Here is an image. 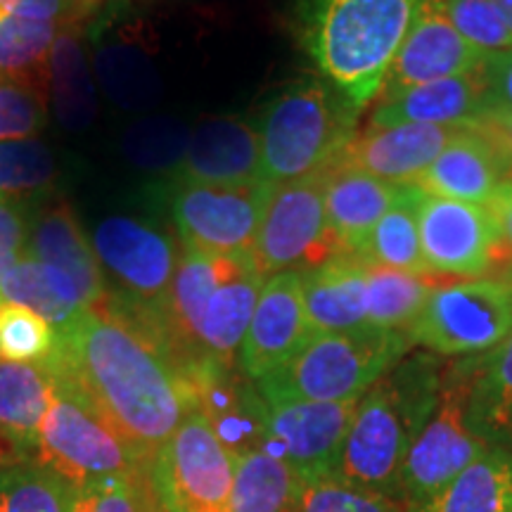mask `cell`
<instances>
[{"label": "cell", "mask_w": 512, "mask_h": 512, "mask_svg": "<svg viewBox=\"0 0 512 512\" xmlns=\"http://www.w3.org/2000/svg\"><path fill=\"white\" fill-rule=\"evenodd\" d=\"M46 368L62 377L145 467L195 408L183 370L138 323L105 302L57 330L55 356Z\"/></svg>", "instance_id": "6da1fadb"}, {"label": "cell", "mask_w": 512, "mask_h": 512, "mask_svg": "<svg viewBox=\"0 0 512 512\" xmlns=\"http://www.w3.org/2000/svg\"><path fill=\"white\" fill-rule=\"evenodd\" d=\"M444 368L430 351L408 354L375 382L358 399L332 477L396 501L408 451L439 401Z\"/></svg>", "instance_id": "7a4b0ae2"}, {"label": "cell", "mask_w": 512, "mask_h": 512, "mask_svg": "<svg viewBox=\"0 0 512 512\" xmlns=\"http://www.w3.org/2000/svg\"><path fill=\"white\" fill-rule=\"evenodd\" d=\"M420 0H304L306 53L356 107L380 95Z\"/></svg>", "instance_id": "3957f363"}, {"label": "cell", "mask_w": 512, "mask_h": 512, "mask_svg": "<svg viewBox=\"0 0 512 512\" xmlns=\"http://www.w3.org/2000/svg\"><path fill=\"white\" fill-rule=\"evenodd\" d=\"M358 114L347 95L325 79L285 88L261 114V181L280 185L328 169L356 138Z\"/></svg>", "instance_id": "277c9868"}, {"label": "cell", "mask_w": 512, "mask_h": 512, "mask_svg": "<svg viewBox=\"0 0 512 512\" xmlns=\"http://www.w3.org/2000/svg\"><path fill=\"white\" fill-rule=\"evenodd\" d=\"M406 330L318 332L278 370L254 382L266 403L351 401L411 354Z\"/></svg>", "instance_id": "5b68a950"}, {"label": "cell", "mask_w": 512, "mask_h": 512, "mask_svg": "<svg viewBox=\"0 0 512 512\" xmlns=\"http://www.w3.org/2000/svg\"><path fill=\"white\" fill-rule=\"evenodd\" d=\"M93 252L112 283L107 306L147 330L162 309L178 264L176 242L133 216H110L93 230Z\"/></svg>", "instance_id": "8992f818"}, {"label": "cell", "mask_w": 512, "mask_h": 512, "mask_svg": "<svg viewBox=\"0 0 512 512\" xmlns=\"http://www.w3.org/2000/svg\"><path fill=\"white\" fill-rule=\"evenodd\" d=\"M472 366L470 356L444 368L439 401L413 441L403 463L396 501L415 508L451 482L463 467L489 448L470 418Z\"/></svg>", "instance_id": "52a82bcc"}, {"label": "cell", "mask_w": 512, "mask_h": 512, "mask_svg": "<svg viewBox=\"0 0 512 512\" xmlns=\"http://www.w3.org/2000/svg\"><path fill=\"white\" fill-rule=\"evenodd\" d=\"M233 472V451L197 406L147 467L157 512H230Z\"/></svg>", "instance_id": "ba28073f"}, {"label": "cell", "mask_w": 512, "mask_h": 512, "mask_svg": "<svg viewBox=\"0 0 512 512\" xmlns=\"http://www.w3.org/2000/svg\"><path fill=\"white\" fill-rule=\"evenodd\" d=\"M34 460L60 475L74 489L102 479L147 472L124 441L57 375H53V394L38 432Z\"/></svg>", "instance_id": "9c48e42d"}, {"label": "cell", "mask_w": 512, "mask_h": 512, "mask_svg": "<svg viewBox=\"0 0 512 512\" xmlns=\"http://www.w3.org/2000/svg\"><path fill=\"white\" fill-rule=\"evenodd\" d=\"M406 335L434 356L486 354L512 337V283L475 278L434 287Z\"/></svg>", "instance_id": "30bf717a"}, {"label": "cell", "mask_w": 512, "mask_h": 512, "mask_svg": "<svg viewBox=\"0 0 512 512\" xmlns=\"http://www.w3.org/2000/svg\"><path fill=\"white\" fill-rule=\"evenodd\" d=\"M325 242L337 249L325 216V169L273 185L252 247L261 273L299 271Z\"/></svg>", "instance_id": "8fae6325"}, {"label": "cell", "mask_w": 512, "mask_h": 512, "mask_svg": "<svg viewBox=\"0 0 512 512\" xmlns=\"http://www.w3.org/2000/svg\"><path fill=\"white\" fill-rule=\"evenodd\" d=\"M273 185L223 188L176 181L171 195L181 242L216 254L252 252Z\"/></svg>", "instance_id": "7c38bea8"}, {"label": "cell", "mask_w": 512, "mask_h": 512, "mask_svg": "<svg viewBox=\"0 0 512 512\" xmlns=\"http://www.w3.org/2000/svg\"><path fill=\"white\" fill-rule=\"evenodd\" d=\"M418 223L430 273L479 278L496 264L503 238L484 204L446 200L420 190Z\"/></svg>", "instance_id": "4fadbf2b"}, {"label": "cell", "mask_w": 512, "mask_h": 512, "mask_svg": "<svg viewBox=\"0 0 512 512\" xmlns=\"http://www.w3.org/2000/svg\"><path fill=\"white\" fill-rule=\"evenodd\" d=\"M358 399L266 403V444L302 482L335 475Z\"/></svg>", "instance_id": "5bb4252c"}, {"label": "cell", "mask_w": 512, "mask_h": 512, "mask_svg": "<svg viewBox=\"0 0 512 512\" xmlns=\"http://www.w3.org/2000/svg\"><path fill=\"white\" fill-rule=\"evenodd\" d=\"M486 60L489 57L458 34L446 17L441 0H420L411 29L384 76L380 98L451 76L479 72Z\"/></svg>", "instance_id": "9a60e30c"}, {"label": "cell", "mask_w": 512, "mask_h": 512, "mask_svg": "<svg viewBox=\"0 0 512 512\" xmlns=\"http://www.w3.org/2000/svg\"><path fill=\"white\" fill-rule=\"evenodd\" d=\"M311 335L299 271L268 275L235 363L242 375L256 382L290 361Z\"/></svg>", "instance_id": "2e32d148"}, {"label": "cell", "mask_w": 512, "mask_h": 512, "mask_svg": "<svg viewBox=\"0 0 512 512\" xmlns=\"http://www.w3.org/2000/svg\"><path fill=\"white\" fill-rule=\"evenodd\" d=\"M467 126L401 124L366 128L344 147L337 162L394 185H413L444 147Z\"/></svg>", "instance_id": "e0dca14e"}, {"label": "cell", "mask_w": 512, "mask_h": 512, "mask_svg": "<svg viewBox=\"0 0 512 512\" xmlns=\"http://www.w3.org/2000/svg\"><path fill=\"white\" fill-rule=\"evenodd\" d=\"M176 181L249 188L261 181L259 133L245 119L216 117L190 133Z\"/></svg>", "instance_id": "ac0fdd59"}, {"label": "cell", "mask_w": 512, "mask_h": 512, "mask_svg": "<svg viewBox=\"0 0 512 512\" xmlns=\"http://www.w3.org/2000/svg\"><path fill=\"white\" fill-rule=\"evenodd\" d=\"M508 178H512V164L501 147L479 128L467 126L413 185L427 195L486 207Z\"/></svg>", "instance_id": "d6986e66"}, {"label": "cell", "mask_w": 512, "mask_h": 512, "mask_svg": "<svg viewBox=\"0 0 512 512\" xmlns=\"http://www.w3.org/2000/svg\"><path fill=\"white\" fill-rule=\"evenodd\" d=\"M311 332H349L368 325V266L354 254L335 252L299 268Z\"/></svg>", "instance_id": "ffe728a7"}, {"label": "cell", "mask_w": 512, "mask_h": 512, "mask_svg": "<svg viewBox=\"0 0 512 512\" xmlns=\"http://www.w3.org/2000/svg\"><path fill=\"white\" fill-rule=\"evenodd\" d=\"M482 69L384 95L370 114V128L401 124H477L486 114V81Z\"/></svg>", "instance_id": "44dd1931"}, {"label": "cell", "mask_w": 512, "mask_h": 512, "mask_svg": "<svg viewBox=\"0 0 512 512\" xmlns=\"http://www.w3.org/2000/svg\"><path fill=\"white\" fill-rule=\"evenodd\" d=\"M27 254L69 280L79 290L88 309H95L107 299L105 275L98 256L67 204L50 207L31 221Z\"/></svg>", "instance_id": "7402d4cb"}, {"label": "cell", "mask_w": 512, "mask_h": 512, "mask_svg": "<svg viewBox=\"0 0 512 512\" xmlns=\"http://www.w3.org/2000/svg\"><path fill=\"white\" fill-rule=\"evenodd\" d=\"M401 185L387 183L351 166L325 169V216L337 252L354 254L377 221L392 209Z\"/></svg>", "instance_id": "603a6c76"}, {"label": "cell", "mask_w": 512, "mask_h": 512, "mask_svg": "<svg viewBox=\"0 0 512 512\" xmlns=\"http://www.w3.org/2000/svg\"><path fill=\"white\" fill-rule=\"evenodd\" d=\"M53 375L46 366L0 358V441L15 458H31L46 418Z\"/></svg>", "instance_id": "cb8c5ba5"}, {"label": "cell", "mask_w": 512, "mask_h": 512, "mask_svg": "<svg viewBox=\"0 0 512 512\" xmlns=\"http://www.w3.org/2000/svg\"><path fill=\"white\" fill-rule=\"evenodd\" d=\"M406 512H512V448L489 446L432 498Z\"/></svg>", "instance_id": "d4e9b609"}, {"label": "cell", "mask_w": 512, "mask_h": 512, "mask_svg": "<svg viewBox=\"0 0 512 512\" xmlns=\"http://www.w3.org/2000/svg\"><path fill=\"white\" fill-rule=\"evenodd\" d=\"M470 418L489 446L512 448V337L486 354L470 356Z\"/></svg>", "instance_id": "484cf974"}, {"label": "cell", "mask_w": 512, "mask_h": 512, "mask_svg": "<svg viewBox=\"0 0 512 512\" xmlns=\"http://www.w3.org/2000/svg\"><path fill=\"white\" fill-rule=\"evenodd\" d=\"M418 200L420 188L401 185L392 209L375 223L373 230L356 247V259H361L366 266L430 275L420 245Z\"/></svg>", "instance_id": "4316f807"}, {"label": "cell", "mask_w": 512, "mask_h": 512, "mask_svg": "<svg viewBox=\"0 0 512 512\" xmlns=\"http://www.w3.org/2000/svg\"><path fill=\"white\" fill-rule=\"evenodd\" d=\"M302 479L271 448L235 456L230 512H294Z\"/></svg>", "instance_id": "83f0119b"}, {"label": "cell", "mask_w": 512, "mask_h": 512, "mask_svg": "<svg viewBox=\"0 0 512 512\" xmlns=\"http://www.w3.org/2000/svg\"><path fill=\"white\" fill-rule=\"evenodd\" d=\"M53 105L67 131H83L95 119V86L83 55L79 24L62 27L48 55Z\"/></svg>", "instance_id": "f1b7e54d"}, {"label": "cell", "mask_w": 512, "mask_h": 512, "mask_svg": "<svg viewBox=\"0 0 512 512\" xmlns=\"http://www.w3.org/2000/svg\"><path fill=\"white\" fill-rule=\"evenodd\" d=\"M0 302L27 306L46 318L55 330L67 328L83 311H88L79 290L69 280H64L53 268L36 261L27 252L5 275L0 285Z\"/></svg>", "instance_id": "f546056e"}, {"label": "cell", "mask_w": 512, "mask_h": 512, "mask_svg": "<svg viewBox=\"0 0 512 512\" xmlns=\"http://www.w3.org/2000/svg\"><path fill=\"white\" fill-rule=\"evenodd\" d=\"M60 29V24L0 10V76L46 86L48 55Z\"/></svg>", "instance_id": "4dcf8cb0"}, {"label": "cell", "mask_w": 512, "mask_h": 512, "mask_svg": "<svg viewBox=\"0 0 512 512\" xmlns=\"http://www.w3.org/2000/svg\"><path fill=\"white\" fill-rule=\"evenodd\" d=\"M74 486L31 458L0 465V512H69Z\"/></svg>", "instance_id": "1f68e13d"}, {"label": "cell", "mask_w": 512, "mask_h": 512, "mask_svg": "<svg viewBox=\"0 0 512 512\" xmlns=\"http://www.w3.org/2000/svg\"><path fill=\"white\" fill-rule=\"evenodd\" d=\"M432 290L434 285L425 275L368 266V325L406 330Z\"/></svg>", "instance_id": "d6a6232c"}, {"label": "cell", "mask_w": 512, "mask_h": 512, "mask_svg": "<svg viewBox=\"0 0 512 512\" xmlns=\"http://www.w3.org/2000/svg\"><path fill=\"white\" fill-rule=\"evenodd\" d=\"M55 176V155L43 140H0V195L29 202L53 188Z\"/></svg>", "instance_id": "836d02e7"}, {"label": "cell", "mask_w": 512, "mask_h": 512, "mask_svg": "<svg viewBox=\"0 0 512 512\" xmlns=\"http://www.w3.org/2000/svg\"><path fill=\"white\" fill-rule=\"evenodd\" d=\"M57 349V330L27 306L0 302V358L46 366Z\"/></svg>", "instance_id": "e575fe53"}, {"label": "cell", "mask_w": 512, "mask_h": 512, "mask_svg": "<svg viewBox=\"0 0 512 512\" xmlns=\"http://www.w3.org/2000/svg\"><path fill=\"white\" fill-rule=\"evenodd\" d=\"M294 512H406L394 498L342 482L337 477L313 479L299 486Z\"/></svg>", "instance_id": "d590c367"}, {"label": "cell", "mask_w": 512, "mask_h": 512, "mask_svg": "<svg viewBox=\"0 0 512 512\" xmlns=\"http://www.w3.org/2000/svg\"><path fill=\"white\" fill-rule=\"evenodd\" d=\"M458 34L486 57L512 53V31L489 0H441Z\"/></svg>", "instance_id": "8d00e7d4"}, {"label": "cell", "mask_w": 512, "mask_h": 512, "mask_svg": "<svg viewBox=\"0 0 512 512\" xmlns=\"http://www.w3.org/2000/svg\"><path fill=\"white\" fill-rule=\"evenodd\" d=\"M48 124L43 86L0 76V140L36 138Z\"/></svg>", "instance_id": "74e56055"}, {"label": "cell", "mask_w": 512, "mask_h": 512, "mask_svg": "<svg viewBox=\"0 0 512 512\" xmlns=\"http://www.w3.org/2000/svg\"><path fill=\"white\" fill-rule=\"evenodd\" d=\"M188 133L169 119H145L124 136V152L140 169H169L181 164L188 147Z\"/></svg>", "instance_id": "f35d334b"}, {"label": "cell", "mask_w": 512, "mask_h": 512, "mask_svg": "<svg viewBox=\"0 0 512 512\" xmlns=\"http://www.w3.org/2000/svg\"><path fill=\"white\" fill-rule=\"evenodd\" d=\"M69 512H157L150 475L112 477L74 489Z\"/></svg>", "instance_id": "ab89813d"}, {"label": "cell", "mask_w": 512, "mask_h": 512, "mask_svg": "<svg viewBox=\"0 0 512 512\" xmlns=\"http://www.w3.org/2000/svg\"><path fill=\"white\" fill-rule=\"evenodd\" d=\"M98 69L107 93L126 105L124 110H136L133 105L152 102V91H157L152 67L131 48H107L98 57Z\"/></svg>", "instance_id": "60d3db41"}, {"label": "cell", "mask_w": 512, "mask_h": 512, "mask_svg": "<svg viewBox=\"0 0 512 512\" xmlns=\"http://www.w3.org/2000/svg\"><path fill=\"white\" fill-rule=\"evenodd\" d=\"M29 228L27 202L0 195V285L27 252Z\"/></svg>", "instance_id": "b9f144b4"}, {"label": "cell", "mask_w": 512, "mask_h": 512, "mask_svg": "<svg viewBox=\"0 0 512 512\" xmlns=\"http://www.w3.org/2000/svg\"><path fill=\"white\" fill-rule=\"evenodd\" d=\"M95 8V0H0V10L17 17L53 22L60 27L79 24Z\"/></svg>", "instance_id": "7bdbcfd3"}, {"label": "cell", "mask_w": 512, "mask_h": 512, "mask_svg": "<svg viewBox=\"0 0 512 512\" xmlns=\"http://www.w3.org/2000/svg\"><path fill=\"white\" fill-rule=\"evenodd\" d=\"M482 74L486 81V114H512V53L489 57Z\"/></svg>", "instance_id": "ee69618b"}, {"label": "cell", "mask_w": 512, "mask_h": 512, "mask_svg": "<svg viewBox=\"0 0 512 512\" xmlns=\"http://www.w3.org/2000/svg\"><path fill=\"white\" fill-rule=\"evenodd\" d=\"M486 207H489L498 230H501L503 242H508L512 249V178L501 183V188L494 192Z\"/></svg>", "instance_id": "f6af8a7d"}, {"label": "cell", "mask_w": 512, "mask_h": 512, "mask_svg": "<svg viewBox=\"0 0 512 512\" xmlns=\"http://www.w3.org/2000/svg\"><path fill=\"white\" fill-rule=\"evenodd\" d=\"M472 126L479 128L486 138L494 140L512 164V114H486Z\"/></svg>", "instance_id": "bcb514c9"}, {"label": "cell", "mask_w": 512, "mask_h": 512, "mask_svg": "<svg viewBox=\"0 0 512 512\" xmlns=\"http://www.w3.org/2000/svg\"><path fill=\"white\" fill-rule=\"evenodd\" d=\"M491 5L498 10V15L505 19V24H508L510 31H512V0H489Z\"/></svg>", "instance_id": "7dc6e473"}, {"label": "cell", "mask_w": 512, "mask_h": 512, "mask_svg": "<svg viewBox=\"0 0 512 512\" xmlns=\"http://www.w3.org/2000/svg\"><path fill=\"white\" fill-rule=\"evenodd\" d=\"M3 451H10V448L8 446H5L3 444V441H0V465H3V463H8V460H15V458H12V456H5V453Z\"/></svg>", "instance_id": "c3c4849f"}, {"label": "cell", "mask_w": 512, "mask_h": 512, "mask_svg": "<svg viewBox=\"0 0 512 512\" xmlns=\"http://www.w3.org/2000/svg\"><path fill=\"white\" fill-rule=\"evenodd\" d=\"M508 283H512V264H510V268H508Z\"/></svg>", "instance_id": "681fc988"}]
</instances>
